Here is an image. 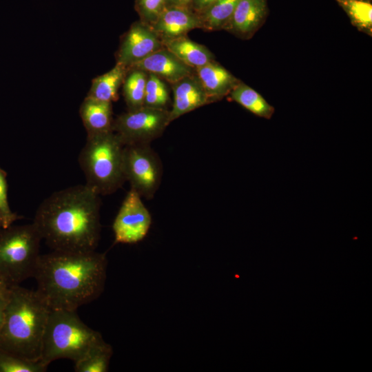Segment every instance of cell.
<instances>
[{
    "label": "cell",
    "mask_w": 372,
    "mask_h": 372,
    "mask_svg": "<svg viewBox=\"0 0 372 372\" xmlns=\"http://www.w3.org/2000/svg\"><path fill=\"white\" fill-rule=\"evenodd\" d=\"M366 1H371V0H366Z\"/></svg>",
    "instance_id": "obj_33"
},
{
    "label": "cell",
    "mask_w": 372,
    "mask_h": 372,
    "mask_svg": "<svg viewBox=\"0 0 372 372\" xmlns=\"http://www.w3.org/2000/svg\"><path fill=\"white\" fill-rule=\"evenodd\" d=\"M6 176V172L0 167V212L4 220L5 227L10 226L14 221L21 218L10 207Z\"/></svg>",
    "instance_id": "obj_27"
},
{
    "label": "cell",
    "mask_w": 372,
    "mask_h": 372,
    "mask_svg": "<svg viewBox=\"0 0 372 372\" xmlns=\"http://www.w3.org/2000/svg\"><path fill=\"white\" fill-rule=\"evenodd\" d=\"M240 0H216L197 14L200 29L206 31L225 30Z\"/></svg>",
    "instance_id": "obj_19"
},
{
    "label": "cell",
    "mask_w": 372,
    "mask_h": 372,
    "mask_svg": "<svg viewBox=\"0 0 372 372\" xmlns=\"http://www.w3.org/2000/svg\"><path fill=\"white\" fill-rule=\"evenodd\" d=\"M162 42L186 36L194 29H200L197 14L183 8H166L151 26Z\"/></svg>",
    "instance_id": "obj_14"
},
{
    "label": "cell",
    "mask_w": 372,
    "mask_h": 372,
    "mask_svg": "<svg viewBox=\"0 0 372 372\" xmlns=\"http://www.w3.org/2000/svg\"><path fill=\"white\" fill-rule=\"evenodd\" d=\"M229 96L231 99L257 116L270 119L274 113V107L258 92L241 82L233 88Z\"/></svg>",
    "instance_id": "obj_20"
},
{
    "label": "cell",
    "mask_w": 372,
    "mask_h": 372,
    "mask_svg": "<svg viewBox=\"0 0 372 372\" xmlns=\"http://www.w3.org/2000/svg\"><path fill=\"white\" fill-rule=\"evenodd\" d=\"M47 365L0 349V372H45Z\"/></svg>",
    "instance_id": "obj_24"
},
{
    "label": "cell",
    "mask_w": 372,
    "mask_h": 372,
    "mask_svg": "<svg viewBox=\"0 0 372 372\" xmlns=\"http://www.w3.org/2000/svg\"><path fill=\"white\" fill-rule=\"evenodd\" d=\"M7 294L6 295H0V331L4 319L5 309L7 303Z\"/></svg>",
    "instance_id": "obj_30"
},
{
    "label": "cell",
    "mask_w": 372,
    "mask_h": 372,
    "mask_svg": "<svg viewBox=\"0 0 372 372\" xmlns=\"http://www.w3.org/2000/svg\"><path fill=\"white\" fill-rule=\"evenodd\" d=\"M107 259L94 251H55L40 255L33 278L50 309L76 311L103 293Z\"/></svg>",
    "instance_id": "obj_2"
},
{
    "label": "cell",
    "mask_w": 372,
    "mask_h": 372,
    "mask_svg": "<svg viewBox=\"0 0 372 372\" xmlns=\"http://www.w3.org/2000/svg\"><path fill=\"white\" fill-rule=\"evenodd\" d=\"M348 15L351 24L371 36L372 5L366 0H335Z\"/></svg>",
    "instance_id": "obj_23"
},
{
    "label": "cell",
    "mask_w": 372,
    "mask_h": 372,
    "mask_svg": "<svg viewBox=\"0 0 372 372\" xmlns=\"http://www.w3.org/2000/svg\"><path fill=\"white\" fill-rule=\"evenodd\" d=\"M169 110L142 106L114 120L112 130L125 145L150 144L170 123Z\"/></svg>",
    "instance_id": "obj_7"
},
{
    "label": "cell",
    "mask_w": 372,
    "mask_h": 372,
    "mask_svg": "<svg viewBox=\"0 0 372 372\" xmlns=\"http://www.w3.org/2000/svg\"><path fill=\"white\" fill-rule=\"evenodd\" d=\"M170 85L173 91V103L169 110L170 122L209 103L196 72Z\"/></svg>",
    "instance_id": "obj_11"
},
{
    "label": "cell",
    "mask_w": 372,
    "mask_h": 372,
    "mask_svg": "<svg viewBox=\"0 0 372 372\" xmlns=\"http://www.w3.org/2000/svg\"><path fill=\"white\" fill-rule=\"evenodd\" d=\"M148 73L138 69L127 70L123 81V95L128 110L143 106Z\"/></svg>",
    "instance_id": "obj_22"
},
{
    "label": "cell",
    "mask_w": 372,
    "mask_h": 372,
    "mask_svg": "<svg viewBox=\"0 0 372 372\" xmlns=\"http://www.w3.org/2000/svg\"><path fill=\"white\" fill-rule=\"evenodd\" d=\"M267 10V0H240L224 30L249 39L265 21Z\"/></svg>",
    "instance_id": "obj_13"
},
{
    "label": "cell",
    "mask_w": 372,
    "mask_h": 372,
    "mask_svg": "<svg viewBox=\"0 0 372 372\" xmlns=\"http://www.w3.org/2000/svg\"><path fill=\"white\" fill-rule=\"evenodd\" d=\"M165 0H136L140 21L152 26L165 9Z\"/></svg>",
    "instance_id": "obj_26"
},
{
    "label": "cell",
    "mask_w": 372,
    "mask_h": 372,
    "mask_svg": "<svg viewBox=\"0 0 372 372\" xmlns=\"http://www.w3.org/2000/svg\"><path fill=\"white\" fill-rule=\"evenodd\" d=\"M100 196L85 185L57 191L38 207L33 224L55 251H94L101 236Z\"/></svg>",
    "instance_id": "obj_1"
},
{
    "label": "cell",
    "mask_w": 372,
    "mask_h": 372,
    "mask_svg": "<svg viewBox=\"0 0 372 372\" xmlns=\"http://www.w3.org/2000/svg\"><path fill=\"white\" fill-rule=\"evenodd\" d=\"M209 103L229 94L240 80L215 60L195 69Z\"/></svg>",
    "instance_id": "obj_15"
},
{
    "label": "cell",
    "mask_w": 372,
    "mask_h": 372,
    "mask_svg": "<svg viewBox=\"0 0 372 372\" xmlns=\"http://www.w3.org/2000/svg\"><path fill=\"white\" fill-rule=\"evenodd\" d=\"M9 289L8 285L0 277V295H6Z\"/></svg>",
    "instance_id": "obj_31"
},
{
    "label": "cell",
    "mask_w": 372,
    "mask_h": 372,
    "mask_svg": "<svg viewBox=\"0 0 372 372\" xmlns=\"http://www.w3.org/2000/svg\"><path fill=\"white\" fill-rule=\"evenodd\" d=\"M215 1L216 0H192L190 9L196 14H198Z\"/></svg>",
    "instance_id": "obj_28"
},
{
    "label": "cell",
    "mask_w": 372,
    "mask_h": 372,
    "mask_svg": "<svg viewBox=\"0 0 372 372\" xmlns=\"http://www.w3.org/2000/svg\"><path fill=\"white\" fill-rule=\"evenodd\" d=\"M103 337L76 311L51 309L43 334L40 360L48 366L59 359L80 360Z\"/></svg>",
    "instance_id": "obj_5"
},
{
    "label": "cell",
    "mask_w": 372,
    "mask_h": 372,
    "mask_svg": "<svg viewBox=\"0 0 372 372\" xmlns=\"http://www.w3.org/2000/svg\"><path fill=\"white\" fill-rule=\"evenodd\" d=\"M124 172L130 189L151 199L160 186L163 166L150 144L125 145Z\"/></svg>",
    "instance_id": "obj_8"
},
{
    "label": "cell",
    "mask_w": 372,
    "mask_h": 372,
    "mask_svg": "<svg viewBox=\"0 0 372 372\" xmlns=\"http://www.w3.org/2000/svg\"><path fill=\"white\" fill-rule=\"evenodd\" d=\"M130 69H138L154 74L170 84L196 72L194 68L185 64L164 46L131 65L127 70Z\"/></svg>",
    "instance_id": "obj_12"
},
{
    "label": "cell",
    "mask_w": 372,
    "mask_h": 372,
    "mask_svg": "<svg viewBox=\"0 0 372 372\" xmlns=\"http://www.w3.org/2000/svg\"><path fill=\"white\" fill-rule=\"evenodd\" d=\"M125 145L113 131L87 135L79 156L85 185L99 196L115 192L126 181Z\"/></svg>",
    "instance_id": "obj_4"
},
{
    "label": "cell",
    "mask_w": 372,
    "mask_h": 372,
    "mask_svg": "<svg viewBox=\"0 0 372 372\" xmlns=\"http://www.w3.org/2000/svg\"><path fill=\"white\" fill-rule=\"evenodd\" d=\"M79 112L87 135L113 131L112 103L87 96L80 107Z\"/></svg>",
    "instance_id": "obj_16"
},
{
    "label": "cell",
    "mask_w": 372,
    "mask_h": 372,
    "mask_svg": "<svg viewBox=\"0 0 372 372\" xmlns=\"http://www.w3.org/2000/svg\"><path fill=\"white\" fill-rule=\"evenodd\" d=\"M2 227H5V224H4L3 218L0 212V229Z\"/></svg>",
    "instance_id": "obj_32"
},
{
    "label": "cell",
    "mask_w": 372,
    "mask_h": 372,
    "mask_svg": "<svg viewBox=\"0 0 372 372\" xmlns=\"http://www.w3.org/2000/svg\"><path fill=\"white\" fill-rule=\"evenodd\" d=\"M192 1V0H165V6L190 9Z\"/></svg>",
    "instance_id": "obj_29"
},
{
    "label": "cell",
    "mask_w": 372,
    "mask_h": 372,
    "mask_svg": "<svg viewBox=\"0 0 372 372\" xmlns=\"http://www.w3.org/2000/svg\"><path fill=\"white\" fill-rule=\"evenodd\" d=\"M127 72L126 67L116 63L110 71L93 79L87 96L109 103L116 101Z\"/></svg>",
    "instance_id": "obj_18"
},
{
    "label": "cell",
    "mask_w": 372,
    "mask_h": 372,
    "mask_svg": "<svg viewBox=\"0 0 372 372\" xmlns=\"http://www.w3.org/2000/svg\"><path fill=\"white\" fill-rule=\"evenodd\" d=\"M163 45L194 70L215 60L214 55L206 46L192 41L187 35L165 41Z\"/></svg>",
    "instance_id": "obj_17"
},
{
    "label": "cell",
    "mask_w": 372,
    "mask_h": 372,
    "mask_svg": "<svg viewBox=\"0 0 372 372\" xmlns=\"http://www.w3.org/2000/svg\"><path fill=\"white\" fill-rule=\"evenodd\" d=\"M163 47V42L148 25L140 20L124 34L116 53V63L127 68Z\"/></svg>",
    "instance_id": "obj_10"
},
{
    "label": "cell",
    "mask_w": 372,
    "mask_h": 372,
    "mask_svg": "<svg viewBox=\"0 0 372 372\" xmlns=\"http://www.w3.org/2000/svg\"><path fill=\"white\" fill-rule=\"evenodd\" d=\"M141 198L132 189L127 192L112 225L115 243L135 244L148 234L152 216Z\"/></svg>",
    "instance_id": "obj_9"
},
{
    "label": "cell",
    "mask_w": 372,
    "mask_h": 372,
    "mask_svg": "<svg viewBox=\"0 0 372 372\" xmlns=\"http://www.w3.org/2000/svg\"><path fill=\"white\" fill-rule=\"evenodd\" d=\"M169 101L168 90L163 80L154 74L148 73L143 105L168 110Z\"/></svg>",
    "instance_id": "obj_25"
},
{
    "label": "cell",
    "mask_w": 372,
    "mask_h": 372,
    "mask_svg": "<svg viewBox=\"0 0 372 372\" xmlns=\"http://www.w3.org/2000/svg\"><path fill=\"white\" fill-rule=\"evenodd\" d=\"M51 309L37 290L9 287L0 349L40 360L42 341Z\"/></svg>",
    "instance_id": "obj_3"
},
{
    "label": "cell",
    "mask_w": 372,
    "mask_h": 372,
    "mask_svg": "<svg viewBox=\"0 0 372 372\" xmlns=\"http://www.w3.org/2000/svg\"><path fill=\"white\" fill-rule=\"evenodd\" d=\"M113 354L112 347L103 338L97 341L80 360L74 362L76 372H106Z\"/></svg>",
    "instance_id": "obj_21"
},
{
    "label": "cell",
    "mask_w": 372,
    "mask_h": 372,
    "mask_svg": "<svg viewBox=\"0 0 372 372\" xmlns=\"http://www.w3.org/2000/svg\"><path fill=\"white\" fill-rule=\"evenodd\" d=\"M41 240L33 223L0 229V277L9 287L34 276Z\"/></svg>",
    "instance_id": "obj_6"
}]
</instances>
